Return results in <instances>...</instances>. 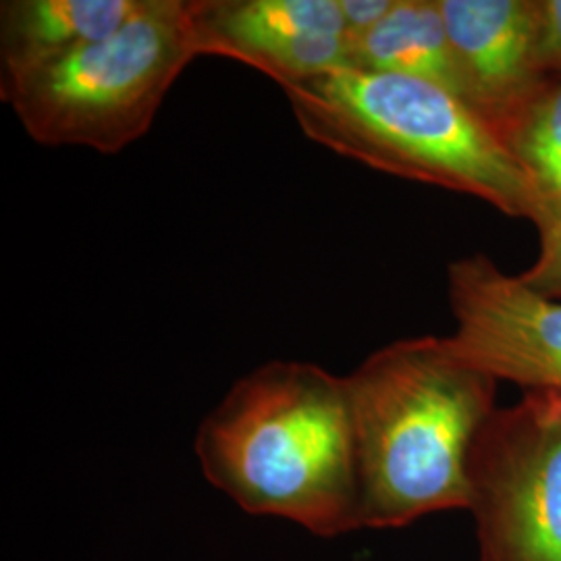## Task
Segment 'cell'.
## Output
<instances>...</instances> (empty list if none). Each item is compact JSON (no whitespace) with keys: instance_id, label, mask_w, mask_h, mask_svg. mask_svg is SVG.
<instances>
[{"instance_id":"7","label":"cell","mask_w":561,"mask_h":561,"mask_svg":"<svg viewBox=\"0 0 561 561\" xmlns=\"http://www.w3.org/2000/svg\"><path fill=\"white\" fill-rule=\"evenodd\" d=\"M198 57L238 60L283 90L350 69L340 0H187Z\"/></svg>"},{"instance_id":"11","label":"cell","mask_w":561,"mask_h":561,"mask_svg":"<svg viewBox=\"0 0 561 561\" xmlns=\"http://www.w3.org/2000/svg\"><path fill=\"white\" fill-rule=\"evenodd\" d=\"M503 141L520 164L535 201V225L542 231L561 225V78H551L541 94L510 125Z\"/></svg>"},{"instance_id":"3","label":"cell","mask_w":561,"mask_h":561,"mask_svg":"<svg viewBox=\"0 0 561 561\" xmlns=\"http://www.w3.org/2000/svg\"><path fill=\"white\" fill-rule=\"evenodd\" d=\"M283 92L304 136L341 157L535 221L520 164L500 134L447 88L396 73L340 69Z\"/></svg>"},{"instance_id":"5","label":"cell","mask_w":561,"mask_h":561,"mask_svg":"<svg viewBox=\"0 0 561 561\" xmlns=\"http://www.w3.org/2000/svg\"><path fill=\"white\" fill-rule=\"evenodd\" d=\"M479 561H561V393L524 391L470 458Z\"/></svg>"},{"instance_id":"1","label":"cell","mask_w":561,"mask_h":561,"mask_svg":"<svg viewBox=\"0 0 561 561\" xmlns=\"http://www.w3.org/2000/svg\"><path fill=\"white\" fill-rule=\"evenodd\" d=\"M194 447L206 481L248 514L324 539L362 528L347 382L319 364L271 360L241 377Z\"/></svg>"},{"instance_id":"6","label":"cell","mask_w":561,"mask_h":561,"mask_svg":"<svg viewBox=\"0 0 561 561\" xmlns=\"http://www.w3.org/2000/svg\"><path fill=\"white\" fill-rule=\"evenodd\" d=\"M447 341L461 360L524 391L561 393V300L507 275L484 254L451 262Z\"/></svg>"},{"instance_id":"2","label":"cell","mask_w":561,"mask_h":561,"mask_svg":"<svg viewBox=\"0 0 561 561\" xmlns=\"http://www.w3.org/2000/svg\"><path fill=\"white\" fill-rule=\"evenodd\" d=\"M358 456L362 528H403L468 510L470 458L497 385L447 337L385 345L345 377Z\"/></svg>"},{"instance_id":"8","label":"cell","mask_w":561,"mask_h":561,"mask_svg":"<svg viewBox=\"0 0 561 561\" xmlns=\"http://www.w3.org/2000/svg\"><path fill=\"white\" fill-rule=\"evenodd\" d=\"M458 96L503 140L553 76L539 59V0H439Z\"/></svg>"},{"instance_id":"12","label":"cell","mask_w":561,"mask_h":561,"mask_svg":"<svg viewBox=\"0 0 561 561\" xmlns=\"http://www.w3.org/2000/svg\"><path fill=\"white\" fill-rule=\"evenodd\" d=\"M522 283L547 298L561 300V225L542 231L541 252L522 275Z\"/></svg>"},{"instance_id":"14","label":"cell","mask_w":561,"mask_h":561,"mask_svg":"<svg viewBox=\"0 0 561 561\" xmlns=\"http://www.w3.org/2000/svg\"><path fill=\"white\" fill-rule=\"evenodd\" d=\"M396 0H340L341 18L347 30V38H356L381 23Z\"/></svg>"},{"instance_id":"4","label":"cell","mask_w":561,"mask_h":561,"mask_svg":"<svg viewBox=\"0 0 561 561\" xmlns=\"http://www.w3.org/2000/svg\"><path fill=\"white\" fill-rule=\"evenodd\" d=\"M194 59L187 0H144L113 34L0 83V99L42 146L115 154L146 136L171 85Z\"/></svg>"},{"instance_id":"10","label":"cell","mask_w":561,"mask_h":561,"mask_svg":"<svg viewBox=\"0 0 561 561\" xmlns=\"http://www.w3.org/2000/svg\"><path fill=\"white\" fill-rule=\"evenodd\" d=\"M352 67L433 81L458 96V76L439 0H396L373 30L350 38Z\"/></svg>"},{"instance_id":"13","label":"cell","mask_w":561,"mask_h":561,"mask_svg":"<svg viewBox=\"0 0 561 561\" xmlns=\"http://www.w3.org/2000/svg\"><path fill=\"white\" fill-rule=\"evenodd\" d=\"M539 59L549 76L561 78V0H539Z\"/></svg>"},{"instance_id":"9","label":"cell","mask_w":561,"mask_h":561,"mask_svg":"<svg viewBox=\"0 0 561 561\" xmlns=\"http://www.w3.org/2000/svg\"><path fill=\"white\" fill-rule=\"evenodd\" d=\"M144 0H4L0 83L21 80L119 30Z\"/></svg>"}]
</instances>
